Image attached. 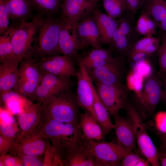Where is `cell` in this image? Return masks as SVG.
I'll return each mask as SVG.
<instances>
[{"label":"cell","mask_w":166,"mask_h":166,"mask_svg":"<svg viewBox=\"0 0 166 166\" xmlns=\"http://www.w3.org/2000/svg\"><path fill=\"white\" fill-rule=\"evenodd\" d=\"M38 129L45 139L51 140L61 158L84 143L79 124L64 123L44 117Z\"/></svg>","instance_id":"6da1fadb"},{"label":"cell","mask_w":166,"mask_h":166,"mask_svg":"<svg viewBox=\"0 0 166 166\" xmlns=\"http://www.w3.org/2000/svg\"><path fill=\"white\" fill-rule=\"evenodd\" d=\"M40 104L44 117L79 124L81 108L76 93L71 89L52 95Z\"/></svg>","instance_id":"7a4b0ae2"},{"label":"cell","mask_w":166,"mask_h":166,"mask_svg":"<svg viewBox=\"0 0 166 166\" xmlns=\"http://www.w3.org/2000/svg\"><path fill=\"white\" fill-rule=\"evenodd\" d=\"M45 16L42 19L38 30L37 44L33 47L38 59L61 53L59 40L65 22L61 18Z\"/></svg>","instance_id":"3957f363"},{"label":"cell","mask_w":166,"mask_h":166,"mask_svg":"<svg viewBox=\"0 0 166 166\" xmlns=\"http://www.w3.org/2000/svg\"><path fill=\"white\" fill-rule=\"evenodd\" d=\"M38 59L32 47L21 60L18 68L16 91L32 99L43 74L36 64Z\"/></svg>","instance_id":"277c9868"},{"label":"cell","mask_w":166,"mask_h":166,"mask_svg":"<svg viewBox=\"0 0 166 166\" xmlns=\"http://www.w3.org/2000/svg\"><path fill=\"white\" fill-rule=\"evenodd\" d=\"M43 15L35 16L30 21H25L8 29L13 46L15 61L20 62L22 57L32 47L34 41Z\"/></svg>","instance_id":"5b68a950"},{"label":"cell","mask_w":166,"mask_h":166,"mask_svg":"<svg viewBox=\"0 0 166 166\" xmlns=\"http://www.w3.org/2000/svg\"><path fill=\"white\" fill-rule=\"evenodd\" d=\"M124 109L133 125L139 152L149 161L151 165L160 166L157 149L148 134L137 109L129 103Z\"/></svg>","instance_id":"8992f818"},{"label":"cell","mask_w":166,"mask_h":166,"mask_svg":"<svg viewBox=\"0 0 166 166\" xmlns=\"http://www.w3.org/2000/svg\"><path fill=\"white\" fill-rule=\"evenodd\" d=\"M84 144L94 157L95 166H120L121 158L127 152L117 141L85 140Z\"/></svg>","instance_id":"52a82bcc"},{"label":"cell","mask_w":166,"mask_h":166,"mask_svg":"<svg viewBox=\"0 0 166 166\" xmlns=\"http://www.w3.org/2000/svg\"><path fill=\"white\" fill-rule=\"evenodd\" d=\"M97 94L110 115L113 117L128 104V92L123 83L108 85L94 82Z\"/></svg>","instance_id":"ba28073f"},{"label":"cell","mask_w":166,"mask_h":166,"mask_svg":"<svg viewBox=\"0 0 166 166\" xmlns=\"http://www.w3.org/2000/svg\"><path fill=\"white\" fill-rule=\"evenodd\" d=\"M144 81L141 94L136 97L141 111L144 114L151 116L163 99L164 92L161 80L155 73Z\"/></svg>","instance_id":"9c48e42d"},{"label":"cell","mask_w":166,"mask_h":166,"mask_svg":"<svg viewBox=\"0 0 166 166\" xmlns=\"http://www.w3.org/2000/svg\"><path fill=\"white\" fill-rule=\"evenodd\" d=\"M75 84L71 77L58 76L43 72L33 99L38 101V103H40L52 95L71 89Z\"/></svg>","instance_id":"30bf717a"},{"label":"cell","mask_w":166,"mask_h":166,"mask_svg":"<svg viewBox=\"0 0 166 166\" xmlns=\"http://www.w3.org/2000/svg\"><path fill=\"white\" fill-rule=\"evenodd\" d=\"M124 57L115 56L105 65L89 72L93 81L108 85L122 83L126 72Z\"/></svg>","instance_id":"8fae6325"},{"label":"cell","mask_w":166,"mask_h":166,"mask_svg":"<svg viewBox=\"0 0 166 166\" xmlns=\"http://www.w3.org/2000/svg\"><path fill=\"white\" fill-rule=\"evenodd\" d=\"M77 70V87L76 94L80 107L92 114L97 119L93 105L95 86L89 72L82 64H78Z\"/></svg>","instance_id":"7c38bea8"},{"label":"cell","mask_w":166,"mask_h":166,"mask_svg":"<svg viewBox=\"0 0 166 166\" xmlns=\"http://www.w3.org/2000/svg\"><path fill=\"white\" fill-rule=\"evenodd\" d=\"M36 64L42 71L58 76L71 77L77 74L73 59L63 55L39 58Z\"/></svg>","instance_id":"4fadbf2b"},{"label":"cell","mask_w":166,"mask_h":166,"mask_svg":"<svg viewBox=\"0 0 166 166\" xmlns=\"http://www.w3.org/2000/svg\"><path fill=\"white\" fill-rule=\"evenodd\" d=\"M130 22L125 18L119 20L110 49L118 55L128 56L136 41V35Z\"/></svg>","instance_id":"5bb4252c"},{"label":"cell","mask_w":166,"mask_h":166,"mask_svg":"<svg viewBox=\"0 0 166 166\" xmlns=\"http://www.w3.org/2000/svg\"><path fill=\"white\" fill-rule=\"evenodd\" d=\"M38 128L17 138L14 149L10 153L12 155L19 154L39 156L44 153L46 141Z\"/></svg>","instance_id":"9a60e30c"},{"label":"cell","mask_w":166,"mask_h":166,"mask_svg":"<svg viewBox=\"0 0 166 166\" xmlns=\"http://www.w3.org/2000/svg\"><path fill=\"white\" fill-rule=\"evenodd\" d=\"M75 27L83 49L88 46L101 47L100 35L92 12L81 18Z\"/></svg>","instance_id":"2e32d148"},{"label":"cell","mask_w":166,"mask_h":166,"mask_svg":"<svg viewBox=\"0 0 166 166\" xmlns=\"http://www.w3.org/2000/svg\"><path fill=\"white\" fill-rule=\"evenodd\" d=\"M94 10L87 0H62L61 18L69 26L75 27L81 18Z\"/></svg>","instance_id":"e0dca14e"},{"label":"cell","mask_w":166,"mask_h":166,"mask_svg":"<svg viewBox=\"0 0 166 166\" xmlns=\"http://www.w3.org/2000/svg\"><path fill=\"white\" fill-rule=\"evenodd\" d=\"M59 46L63 55L76 60L79 57V51L83 49L75 27L65 22L60 34Z\"/></svg>","instance_id":"ac0fdd59"},{"label":"cell","mask_w":166,"mask_h":166,"mask_svg":"<svg viewBox=\"0 0 166 166\" xmlns=\"http://www.w3.org/2000/svg\"><path fill=\"white\" fill-rule=\"evenodd\" d=\"M114 128L116 141L125 149L127 152L135 150L136 142L134 127L130 119L118 113L113 116Z\"/></svg>","instance_id":"d6986e66"},{"label":"cell","mask_w":166,"mask_h":166,"mask_svg":"<svg viewBox=\"0 0 166 166\" xmlns=\"http://www.w3.org/2000/svg\"><path fill=\"white\" fill-rule=\"evenodd\" d=\"M43 118L40 103L32 104L26 106L18 114V123L21 132L18 136L35 130L40 125Z\"/></svg>","instance_id":"ffe728a7"},{"label":"cell","mask_w":166,"mask_h":166,"mask_svg":"<svg viewBox=\"0 0 166 166\" xmlns=\"http://www.w3.org/2000/svg\"><path fill=\"white\" fill-rule=\"evenodd\" d=\"M96 19L101 37V45H110L117 28L119 21L107 14L94 9L92 11Z\"/></svg>","instance_id":"44dd1931"},{"label":"cell","mask_w":166,"mask_h":166,"mask_svg":"<svg viewBox=\"0 0 166 166\" xmlns=\"http://www.w3.org/2000/svg\"><path fill=\"white\" fill-rule=\"evenodd\" d=\"M19 63L18 61H14L0 63L1 96L12 89L16 90Z\"/></svg>","instance_id":"7402d4cb"},{"label":"cell","mask_w":166,"mask_h":166,"mask_svg":"<svg viewBox=\"0 0 166 166\" xmlns=\"http://www.w3.org/2000/svg\"><path fill=\"white\" fill-rule=\"evenodd\" d=\"M64 166H95L94 157L83 144L69 150L62 157Z\"/></svg>","instance_id":"603a6c76"},{"label":"cell","mask_w":166,"mask_h":166,"mask_svg":"<svg viewBox=\"0 0 166 166\" xmlns=\"http://www.w3.org/2000/svg\"><path fill=\"white\" fill-rule=\"evenodd\" d=\"M79 125L84 139L86 140L102 141L105 137L96 118L86 110L81 113Z\"/></svg>","instance_id":"cb8c5ba5"},{"label":"cell","mask_w":166,"mask_h":166,"mask_svg":"<svg viewBox=\"0 0 166 166\" xmlns=\"http://www.w3.org/2000/svg\"><path fill=\"white\" fill-rule=\"evenodd\" d=\"M31 0H6V8L9 19L19 23L26 21L32 13Z\"/></svg>","instance_id":"d4e9b609"},{"label":"cell","mask_w":166,"mask_h":166,"mask_svg":"<svg viewBox=\"0 0 166 166\" xmlns=\"http://www.w3.org/2000/svg\"><path fill=\"white\" fill-rule=\"evenodd\" d=\"M94 98L93 105L94 112L97 119L101 126L105 137L109 134L114 128L109 113L105 105L99 98L95 87Z\"/></svg>","instance_id":"484cf974"},{"label":"cell","mask_w":166,"mask_h":166,"mask_svg":"<svg viewBox=\"0 0 166 166\" xmlns=\"http://www.w3.org/2000/svg\"><path fill=\"white\" fill-rule=\"evenodd\" d=\"M160 41L159 38L153 36H145L138 40L133 45L128 56L138 52L151 55L158 50Z\"/></svg>","instance_id":"4316f807"},{"label":"cell","mask_w":166,"mask_h":166,"mask_svg":"<svg viewBox=\"0 0 166 166\" xmlns=\"http://www.w3.org/2000/svg\"><path fill=\"white\" fill-rule=\"evenodd\" d=\"M143 11L158 24L166 19V0H145Z\"/></svg>","instance_id":"83f0119b"},{"label":"cell","mask_w":166,"mask_h":166,"mask_svg":"<svg viewBox=\"0 0 166 166\" xmlns=\"http://www.w3.org/2000/svg\"><path fill=\"white\" fill-rule=\"evenodd\" d=\"M157 26L158 24L149 15L142 11L137 20L135 30L140 34L153 36L156 34Z\"/></svg>","instance_id":"f1b7e54d"},{"label":"cell","mask_w":166,"mask_h":166,"mask_svg":"<svg viewBox=\"0 0 166 166\" xmlns=\"http://www.w3.org/2000/svg\"><path fill=\"white\" fill-rule=\"evenodd\" d=\"M112 51L110 48H94L84 55H81L76 61L78 64H83L99 60H110L114 57Z\"/></svg>","instance_id":"f546056e"},{"label":"cell","mask_w":166,"mask_h":166,"mask_svg":"<svg viewBox=\"0 0 166 166\" xmlns=\"http://www.w3.org/2000/svg\"><path fill=\"white\" fill-rule=\"evenodd\" d=\"M33 7L41 14L53 15L61 10V0H31Z\"/></svg>","instance_id":"4dcf8cb0"},{"label":"cell","mask_w":166,"mask_h":166,"mask_svg":"<svg viewBox=\"0 0 166 166\" xmlns=\"http://www.w3.org/2000/svg\"><path fill=\"white\" fill-rule=\"evenodd\" d=\"M14 61H15L13 46L8 30L0 37V62L2 63Z\"/></svg>","instance_id":"1f68e13d"},{"label":"cell","mask_w":166,"mask_h":166,"mask_svg":"<svg viewBox=\"0 0 166 166\" xmlns=\"http://www.w3.org/2000/svg\"><path fill=\"white\" fill-rule=\"evenodd\" d=\"M106 14L116 18L122 15L127 9L125 0H101Z\"/></svg>","instance_id":"d6a6232c"},{"label":"cell","mask_w":166,"mask_h":166,"mask_svg":"<svg viewBox=\"0 0 166 166\" xmlns=\"http://www.w3.org/2000/svg\"><path fill=\"white\" fill-rule=\"evenodd\" d=\"M151 165L149 161L139 152L134 150L127 152L121 160V166H149Z\"/></svg>","instance_id":"836d02e7"},{"label":"cell","mask_w":166,"mask_h":166,"mask_svg":"<svg viewBox=\"0 0 166 166\" xmlns=\"http://www.w3.org/2000/svg\"><path fill=\"white\" fill-rule=\"evenodd\" d=\"M142 76L130 71L126 76V86L128 90L132 91L136 97L139 96L143 89L144 81Z\"/></svg>","instance_id":"e575fe53"},{"label":"cell","mask_w":166,"mask_h":166,"mask_svg":"<svg viewBox=\"0 0 166 166\" xmlns=\"http://www.w3.org/2000/svg\"><path fill=\"white\" fill-rule=\"evenodd\" d=\"M143 77L145 80L154 72L149 60H146L133 64L130 70Z\"/></svg>","instance_id":"d590c367"},{"label":"cell","mask_w":166,"mask_h":166,"mask_svg":"<svg viewBox=\"0 0 166 166\" xmlns=\"http://www.w3.org/2000/svg\"><path fill=\"white\" fill-rule=\"evenodd\" d=\"M18 131L17 123L15 120L11 117L7 121L0 120V135L9 138L16 139Z\"/></svg>","instance_id":"8d00e7d4"},{"label":"cell","mask_w":166,"mask_h":166,"mask_svg":"<svg viewBox=\"0 0 166 166\" xmlns=\"http://www.w3.org/2000/svg\"><path fill=\"white\" fill-rule=\"evenodd\" d=\"M9 14L6 8V0H0V34H3L9 29Z\"/></svg>","instance_id":"74e56055"},{"label":"cell","mask_w":166,"mask_h":166,"mask_svg":"<svg viewBox=\"0 0 166 166\" xmlns=\"http://www.w3.org/2000/svg\"><path fill=\"white\" fill-rule=\"evenodd\" d=\"M158 62L161 71L166 73V34L161 31V43L158 49Z\"/></svg>","instance_id":"f35d334b"},{"label":"cell","mask_w":166,"mask_h":166,"mask_svg":"<svg viewBox=\"0 0 166 166\" xmlns=\"http://www.w3.org/2000/svg\"><path fill=\"white\" fill-rule=\"evenodd\" d=\"M17 142L16 139H13L0 135V155L11 152L15 148Z\"/></svg>","instance_id":"ab89813d"},{"label":"cell","mask_w":166,"mask_h":166,"mask_svg":"<svg viewBox=\"0 0 166 166\" xmlns=\"http://www.w3.org/2000/svg\"><path fill=\"white\" fill-rule=\"evenodd\" d=\"M0 166H23L21 158L11 154L0 155Z\"/></svg>","instance_id":"60d3db41"},{"label":"cell","mask_w":166,"mask_h":166,"mask_svg":"<svg viewBox=\"0 0 166 166\" xmlns=\"http://www.w3.org/2000/svg\"><path fill=\"white\" fill-rule=\"evenodd\" d=\"M55 152V148L52 144H50L49 140H47L43 161V166H52Z\"/></svg>","instance_id":"b9f144b4"},{"label":"cell","mask_w":166,"mask_h":166,"mask_svg":"<svg viewBox=\"0 0 166 166\" xmlns=\"http://www.w3.org/2000/svg\"><path fill=\"white\" fill-rule=\"evenodd\" d=\"M17 156L21 159L23 166H43V161L38 159L37 156L24 154Z\"/></svg>","instance_id":"7bdbcfd3"},{"label":"cell","mask_w":166,"mask_h":166,"mask_svg":"<svg viewBox=\"0 0 166 166\" xmlns=\"http://www.w3.org/2000/svg\"><path fill=\"white\" fill-rule=\"evenodd\" d=\"M127 9L132 14H134L139 9L145 0H125Z\"/></svg>","instance_id":"ee69618b"},{"label":"cell","mask_w":166,"mask_h":166,"mask_svg":"<svg viewBox=\"0 0 166 166\" xmlns=\"http://www.w3.org/2000/svg\"><path fill=\"white\" fill-rule=\"evenodd\" d=\"M151 55L144 53L138 52L135 53L128 57L130 61L133 64L144 60H149Z\"/></svg>","instance_id":"f6af8a7d"},{"label":"cell","mask_w":166,"mask_h":166,"mask_svg":"<svg viewBox=\"0 0 166 166\" xmlns=\"http://www.w3.org/2000/svg\"><path fill=\"white\" fill-rule=\"evenodd\" d=\"M153 130L158 136L161 142L160 148L166 149V133L162 132L157 128Z\"/></svg>","instance_id":"bcb514c9"},{"label":"cell","mask_w":166,"mask_h":166,"mask_svg":"<svg viewBox=\"0 0 166 166\" xmlns=\"http://www.w3.org/2000/svg\"><path fill=\"white\" fill-rule=\"evenodd\" d=\"M157 151L160 165L166 166V149L160 148L157 149Z\"/></svg>","instance_id":"7dc6e473"},{"label":"cell","mask_w":166,"mask_h":166,"mask_svg":"<svg viewBox=\"0 0 166 166\" xmlns=\"http://www.w3.org/2000/svg\"><path fill=\"white\" fill-rule=\"evenodd\" d=\"M159 27L161 31L166 34V19L159 23Z\"/></svg>","instance_id":"c3c4849f"},{"label":"cell","mask_w":166,"mask_h":166,"mask_svg":"<svg viewBox=\"0 0 166 166\" xmlns=\"http://www.w3.org/2000/svg\"><path fill=\"white\" fill-rule=\"evenodd\" d=\"M90 3L94 9H95L96 6L99 0H87Z\"/></svg>","instance_id":"681fc988"},{"label":"cell","mask_w":166,"mask_h":166,"mask_svg":"<svg viewBox=\"0 0 166 166\" xmlns=\"http://www.w3.org/2000/svg\"><path fill=\"white\" fill-rule=\"evenodd\" d=\"M166 99V90L165 92H164V96L163 99Z\"/></svg>","instance_id":"f907efd6"},{"label":"cell","mask_w":166,"mask_h":166,"mask_svg":"<svg viewBox=\"0 0 166 166\" xmlns=\"http://www.w3.org/2000/svg\"><path fill=\"white\" fill-rule=\"evenodd\" d=\"M165 100H166V99H165Z\"/></svg>","instance_id":"816d5d0a"},{"label":"cell","mask_w":166,"mask_h":166,"mask_svg":"<svg viewBox=\"0 0 166 166\" xmlns=\"http://www.w3.org/2000/svg\"><path fill=\"white\" fill-rule=\"evenodd\" d=\"M61 1H62V0H61Z\"/></svg>","instance_id":"f5cc1de1"}]
</instances>
